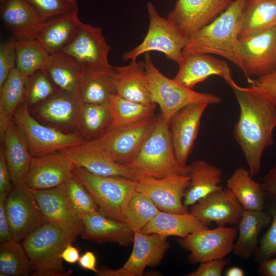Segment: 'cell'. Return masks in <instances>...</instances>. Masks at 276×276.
<instances>
[{
	"mask_svg": "<svg viewBox=\"0 0 276 276\" xmlns=\"http://www.w3.org/2000/svg\"><path fill=\"white\" fill-rule=\"evenodd\" d=\"M9 169L6 162L4 149L0 151V193L9 194L13 188Z\"/></svg>",
	"mask_w": 276,
	"mask_h": 276,
	"instance_id": "50",
	"label": "cell"
},
{
	"mask_svg": "<svg viewBox=\"0 0 276 276\" xmlns=\"http://www.w3.org/2000/svg\"><path fill=\"white\" fill-rule=\"evenodd\" d=\"M76 237L48 222L40 225L21 242L29 257L34 276H67L60 256Z\"/></svg>",
	"mask_w": 276,
	"mask_h": 276,
	"instance_id": "4",
	"label": "cell"
},
{
	"mask_svg": "<svg viewBox=\"0 0 276 276\" xmlns=\"http://www.w3.org/2000/svg\"><path fill=\"white\" fill-rule=\"evenodd\" d=\"M238 228L219 227L204 229L180 238L178 243L190 252L188 261L192 264L224 259L233 251Z\"/></svg>",
	"mask_w": 276,
	"mask_h": 276,
	"instance_id": "11",
	"label": "cell"
},
{
	"mask_svg": "<svg viewBox=\"0 0 276 276\" xmlns=\"http://www.w3.org/2000/svg\"><path fill=\"white\" fill-rule=\"evenodd\" d=\"M113 66L99 68L86 66L78 97L82 103L108 104L116 95Z\"/></svg>",
	"mask_w": 276,
	"mask_h": 276,
	"instance_id": "32",
	"label": "cell"
},
{
	"mask_svg": "<svg viewBox=\"0 0 276 276\" xmlns=\"http://www.w3.org/2000/svg\"><path fill=\"white\" fill-rule=\"evenodd\" d=\"M15 40L2 43L0 45V87L11 71L16 68Z\"/></svg>",
	"mask_w": 276,
	"mask_h": 276,
	"instance_id": "46",
	"label": "cell"
},
{
	"mask_svg": "<svg viewBox=\"0 0 276 276\" xmlns=\"http://www.w3.org/2000/svg\"><path fill=\"white\" fill-rule=\"evenodd\" d=\"M167 238L156 234L134 232L132 250L123 267L130 276H141L147 267L158 265L169 247Z\"/></svg>",
	"mask_w": 276,
	"mask_h": 276,
	"instance_id": "21",
	"label": "cell"
},
{
	"mask_svg": "<svg viewBox=\"0 0 276 276\" xmlns=\"http://www.w3.org/2000/svg\"><path fill=\"white\" fill-rule=\"evenodd\" d=\"M111 49L101 27L82 22L76 36L63 52L85 66L107 68L111 67L108 59Z\"/></svg>",
	"mask_w": 276,
	"mask_h": 276,
	"instance_id": "19",
	"label": "cell"
},
{
	"mask_svg": "<svg viewBox=\"0 0 276 276\" xmlns=\"http://www.w3.org/2000/svg\"><path fill=\"white\" fill-rule=\"evenodd\" d=\"M60 90L47 71L39 70L28 77L25 102L29 108L32 107L35 109Z\"/></svg>",
	"mask_w": 276,
	"mask_h": 276,
	"instance_id": "42",
	"label": "cell"
},
{
	"mask_svg": "<svg viewBox=\"0 0 276 276\" xmlns=\"http://www.w3.org/2000/svg\"><path fill=\"white\" fill-rule=\"evenodd\" d=\"M113 82L116 95L145 105H156L151 97L145 62L130 60L124 66H113Z\"/></svg>",
	"mask_w": 276,
	"mask_h": 276,
	"instance_id": "23",
	"label": "cell"
},
{
	"mask_svg": "<svg viewBox=\"0 0 276 276\" xmlns=\"http://www.w3.org/2000/svg\"><path fill=\"white\" fill-rule=\"evenodd\" d=\"M190 177L189 185L183 198L188 208L212 192L223 188L222 170L204 160H197L187 165Z\"/></svg>",
	"mask_w": 276,
	"mask_h": 276,
	"instance_id": "29",
	"label": "cell"
},
{
	"mask_svg": "<svg viewBox=\"0 0 276 276\" xmlns=\"http://www.w3.org/2000/svg\"><path fill=\"white\" fill-rule=\"evenodd\" d=\"M244 209L232 192L223 188L214 191L191 206L190 213L204 224L218 226L238 224Z\"/></svg>",
	"mask_w": 276,
	"mask_h": 276,
	"instance_id": "16",
	"label": "cell"
},
{
	"mask_svg": "<svg viewBox=\"0 0 276 276\" xmlns=\"http://www.w3.org/2000/svg\"><path fill=\"white\" fill-rule=\"evenodd\" d=\"M98 276H130L129 272L123 266L118 269H104L99 270Z\"/></svg>",
	"mask_w": 276,
	"mask_h": 276,
	"instance_id": "55",
	"label": "cell"
},
{
	"mask_svg": "<svg viewBox=\"0 0 276 276\" xmlns=\"http://www.w3.org/2000/svg\"><path fill=\"white\" fill-rule=\"evenodd\" d=\"M249 84L250 86L262 89L276 100V71L251 80Z\"/></svg>",
	"mask_w": 276,
	"mask_h": 276,
	"instance_id": "48",
	"label": "cell"
},
{
	"mask_svg": "<svg viewBox=\"0 0 276 276\" xmlns=\"http://www.w3.org/2000/svg\"><path fill=\"white\" fill-rule=\"evenodd\" d=\"M190 177L172 174L161 178L143 177L136 180L137 191L148 196L161 211L187 213L190 211L183 203Z\"/></svg>",
	"mask_w": 276,
	"mask_h": 276,
	"instance_id": "13",
	"label": "cell"
},
{
	"mask_svg": "<svg viewBox=\"0 0 276 276\" xmlns=\"http://www.w3.org/2000/svg\"><path fill=\"white\" fill-rule=\"evenodd\" d=\"M76 166L60 152L33 157L23 182L34 190L48 189L65 183Z\"/></svg>",
	"mask_w": 276,
	"mask_h": 276,
	"instance_id": "20",
	"label": "cell"
},
{
	"mask_svg": "<svg viewBox=\"0 0 276 276\" xmlns=\"http://www.w3.org/2000/svg\"><path fill=\"white\" fill-rule=\"evenodd\" d=\"M229 261L222 259L208 261L200 263L194 271L186 274L187 276H221L224 267Z\"/></svg>",
	"mask_w": 276,
	"mask_h": 276,
	"instance_id": "47",
	"label": "cell"
},
{
	"mask_svg": "<svg viewBox=\"0 0 276 276\" xmlns=\"http://www.w3.org/2000/svg\"><path fill=\"white\" fill-rule=\"evenodd\" d=\"M160 211L148 196L136 191L126 206L124 222L133 232L141 231Z\"/></svg>",
	"mask_w": 276,
	"mask_h": 276,
	"instance_id": "41",
	"label": "cell"
},
{
	"mask_svg": "<svg viewBox=\"0 0 276 276\" xmlns=\"http://www.w3.org/2000/svg\"><path fill=\"white\" fill-rule=\"evenodd\" d=\"M60 257L63 261L70 264H74L79 260L80 251L78 248L70 244L65 247Z\"/></svg>",
	"mask_w": 276,
	"mask_h": 276,
	"instance_id": "54",
	"label": "cell"
},
{
	"mask_svg": "<svg viewBox=\"0 0 276 276\" xmlns=\"http://www.w3.org/2000/svg\"><path fill=\"white\" fill-rule=\"evenodd\" d=\"M144 61L151 99L159 105L161 114L169 123L176 112L188 105L221 102V98L214 94L195 91L165 76L156 67L149 53L145 54Z\"/></svg>",
	"mask_w": 276,
	"mask_h": 276,
	"instance_id": "5",
	"label": "cell"
},
{
	"mask_svg": "<svg viewBox=\"0 0 276 276\" xmlns=\"http://www.w3.org/2000/svg\"><path fill=\"white\" fill-rule=\"evenodd\" d=\"M182 55L178 64V71L173 78L181 85L193 89L198 83L212 76L222 77L231 88L237 84L225 61L208 54L190 53Z\"/></svg>",
	"mask_w": 276,
	"mask_h": 276,
	"instance_id": "18",
	"label": "cell"
},
{
	"mask_svg": "<svg viewBox=\"0 0 276 276\" xmlns=\"http://www.w3.org/2000/svg\"><path fill=\"white\" fill-rule=\"evenodd\" d=\"M7 193H0V242L12 240V236L6 212Z\"/></svg>",
	"mask_w": 276,
	"mask_h": 276,
	"instance_id": "49",
	"label": "cell"
},
{
	"mask_svg": "<svg viewBox=\"0 0 276 276\" xmlns=\"http://www.w3.org/2000/svg\"><path fill=\"white\" fill-rule=\"evenodd\" d=\"M112 119L108 104L81 103L77 130L85 141L95 140L111 127Z\"/></svg>",
	"mask_w": 276,
	"mask_h": 276,
	"instance_id": "36",
	"label": "cell"
},
{
	"mask_svg": "<svg viewBox=\"0 0 276 276\" xmlns=\"http://www.w3.org/2000/svg\"><path fill=\"white\" fill-rule=\"evenodd\" d=\"M32 275L29 257L20 242L10 240L1 243L0 275Z\"/></svg>",
	"mask_w": 276,
	"mask_h": 276,
	"instance_id": "40",
	"label": "cell"
},
{
	"mask_svg": "<svg viewBox=\"0 0 276 276\" xmlns=\"http://www.w3.org/2000/svg\"><path fill=\"white\" fill-rule=\"evenodd\" d=\"M271 221V215L264 210H244L238 224V235L233 249L234 254L241 259H247L255 254L259 235Z\"/></svg>",
	"mask_w": 276,
	"mask_h": 276,
	"instance_id": "30",
	"label": "cell"
},
{
	"mask_svg": "<svg viewBox=\"0 0 276 276\" xmlns=\"http://www.w3.org/2000/svg\"><path fill=\"white\" fill-rule=\"evenodd\" d=\"M240 108L234 137L242 150L253 177L261 172L264 151L273 143L276 127V100L265 91L236 84L232 87Z\"/></svg>",
	"mask_w": 276,
	"mask_h": 276,
	"instance_id": "1",
	"label": "cell"
},
{
	"mask_svg": "<svg viewBox=\"0 0 276 276\" xmlns=\"http://www.w3.org/2000/svg\"><path fill=\"white\" fill-rule=\"evenodd\" d=\"M78 263L84 270L93 271L96 274L99 270L97 268V259L93 252L86 251L80 256Z\"/></svg>",
	"mask_w": 276,
	"mask_h": 276,
	"instance_id": "52",
	"label": "cell"
},
{
	"mask_svg": "<svg viewBox=\"0 0 276 276\" xmlns=\"http://www.w3.org/2000/svg\"><path fill=\"white\" fill-rule=\"evenodd\" d=\"M81 103L76 95L61 90L35 108L34 113L40 120L58 129H77Z\"/></svg>",
	"mask_w": 276,
	"mask_h": 276,
	"instance_id": "22",
	"label": "cell"
},
{
	"mask_svg": "<svg viewBox=\"0 0 276 276\" xmlns=\"http://www.w3.org/2000/svg\"><path fill=\"white\" fill-rule=\"evenodd\" d=\"M261 185L265 192L276 197V165L266 174Z\"/></svg>",
	"mask_w": 276,
	"mask_h": 276,
	"instance_id": "51",
	"label": "cell"
},
{
	"mask_svg": "<svg viewBox=\"0 0 276 276\" xmlns=\"http://www.w3.org/2000/svg\"><path fill=\"white\" fill-rule=\"evenodd\" d=\"M5 207L12 238L16 241H22L46 222L34 195L24 182L13 186Z\"/></svg>",
	"mask_w": 276,
	"mask_h": 276,
	"instance_id": "10",
	"label": "cell"
},
{
	"mask_svg": "<svg viewBox=\"0 0 276 276\" xmlns=\"http://www.w3.org/2000/svg\"><path fill=\"white\" fill-rule=\"evenodd\" d=\"M258 272L264 276H276V257L261 261Z\"/></svg>",
	"mask_w": 276,
	"mask_h": 276,
	"instance_id": "53",
	"label": "cell"
},
{
	"mask_svg": "<svg viewBox=\"0 0 276 276\" xmlns=\"http://www.w3.org/2000/svg\"><path fill=\"white\" fill-rule=\"evenodd\" d=\"M226 276H243L244 275V271L240 267L234 266L228 269L225 273Z\"/></svg>",
	"mask_w": 276,
	"mask_h": 276,
	"instance_id": "56",
	"label": "cell"
},
{
	"mask_svg": "<svg viewBox=\"0 0 276 276\" xmlns=\"http://www.w3.org/2000/svg\"><path fill=\"white\" fill-rule=\"evenodd\" d=\"M16 68L29 77L35 72L44 69L51 54L36 39L15 40Z\"/></svg>",
	"mask_w": 276,
	"mask_h": 276,
	"instance_id": "38",
	"label": "cell"
},
{
	"mask_svg": "<svg viewBox=\"0 0 276 276\" xmlns=\"http://www.w3.org/2000/svg\"><path fill=\"white\" fill-rule=\"evenodd\" d=\"M239 48L249 83L251 76L260 77L276 71V26L240 37Z\"/></svg>",
	"mask_w": 276,
	"mask_h": 276,
	"instance_id": "12",
	"label": "cell"
},
{
	"mask_svg": "<svg viewBox=\"0 0 276 276\" xmlns=\"http://www.w3.org/2000/svg\"><path fill=\"white\" fill-rule=\"evenodd\" d=\"M68 199L77 214L82 217L98 211V206L85 186L73 176L65 182Z\"/></svg>",
	"mask_w": 276,
	"mask_h": 276,
	"instance_id": "43",
	"label": "cell"
},
{
	"mask_svg": "<svg viewBox=\"0 0 276 276\" xmlns=\"http://www.w3.org/2000/svg\"><path fill=\"white\" fill-rule=\"evenodd\" d=\"M208 228L209 226L202 223L190 212L176 213L160 211L141 232L183 238Z\"/></svg>",
	"mask_w": 276,
	"mask_h": 276,
	"instance_id": "31",
	"label": "cell"
},
{
	"mask_svg": "<svg viewBox=\"0 0 276 276\" xmlns=\"http://www.w3.org/2000/svg\"><path fill=\"white\" fill-rule=\"evenodd\" d=\"M112 127L131 125L154 116L156 105H145L112 95L109 102Z\"/></svg>",
	"mask_w": 276,
	"mask_h": 276,
	"instance_id": "39",
	"label": "cell"
},
{
	"mask_svg": "<svg viewBox=\"0 0 276 276\" xmlns=\"http://www.w3.org/2000/svg\"><path fill=\"white\" fill-rule=\"evenodd\" d=\"M85 67L62 52L51 55L44 70L61 90L78 96Z\"/></svg>",
	"mask_w": 276,
	"mask_h": 276,
	"instance_id": "33",
	"label": "cell"
},
{
	"mask_svg": "<svg viewBox=\"0 0 276 276\" xmlns=\"http://www.w3.org/2000/svg\"><path fill=\"white\" fill-rule=\"evenodd\" d=\"M5 0H0V2L1 3H2V2H3Z\"/></svg>",
	"mask_w": 276,
	"mask_h": 276,
	"instance_id": "57",
	"label": "cell"
},
{
	"mask_svg": "<svg viewBox=\"0 0 276 276\" xmlns=\"http://www.w3.org/2000/svg\"><path fill=\"white\" fill-rule=\"evenodd\" d=\"M4 25L17 39H37L43 22L26 0H5L1 7Z\"/></svg>",
	"mask_w": 276,
	"mask_h": 276,
	"instance_id": "24",
	"label": "cell"
},
{
	"mask_svg": "<svg viewBox=\"0 0 276 276\" xmlns=\"http://www.w3.org/2000/svg\"><path fill=\"white\" fill-rule=\"evenodd\" d=\"M59 152L77 167L83 168L93 174L134 180L125 165L114 161L101 152L86 146L83 143Z\"/></svg>",
	"mask_w": 276,
	"mask_h": 276,
	"instance_id": "25",
	"label": "cell"
},
{
	"mask_svg": "<svg viewBox=\"0 0 276 276\" xmlns=\"http://www.w3.org/2000/svg\"><path fill=\"white\" fill-rule=\"evenodd\" d=\"M276 26V0H246L240 37Z\"/></svg>",
	"mask_w": 276,
	"mask_h": 276,
	"instance_id": "37",
	"label": "cell"
},
{
	"mask_svg": "<svg viewBox=\"0 0 276 276\" xmlns=\"http://www.w3.org/2000/svg\"><path fill=\"white\" fill-rule=\"evenodd\" d=\"M82 238L101 243L107 242L127 246L133 240L134 232L126 223L96 211L82 218Z\"/></svg>",
	"mask_w": 276,
	"mask_h": 276,
	"instance_id": "26",
	"label": "cell"
},
{
	"mask_svg": "<svg viewBox=\"0 0 276 276\" xmlns=\"http://www.w3.org/2000/svg\"><path fill=\"white\" fill-rule=\"evenodd\" d=\"M2 142L13 186L23 182L33 156L23 133L13 121L8 126Z\"/></svg>",
	"mask_w": 276,
	"mask_h": 276,
	"instance_id": "28",
	"label": "cell"
},
{
	"mask_svg": "<svg viewBox=\"0 0 276 276\" xmlns=\"http://www.w3.org/2000/svg\"><path fill=\"white\" fill-rule=\"evenodd\" d=\"M269 213L271 216L270 225L262 237L255 252L260 261L276 254V203L271 206Z\"/></svg>",
	"mask_w": 276,
	"mask_h": 276,
	"instance_id": "45",
	"label": "cell"
},
{
	"mask_svg": "<svg viewBox=\"0 0 276 276\" xmlns=\"http://www.w3.org/2000/svg\"><path fill=\"white\" fill-rule=\"evenodd\" d=\"M36 10L42 22L78 10L76 0H26Z\"/></svg>",
	"mask_w": 276,
	"mask_h": 276,
	"instance_id": "44",
	"label": "cell"
},
{
	"mask_svg": "<svg viewBox=\"0 0 276 276\" xmlns=\"http://www.w3.org/2000/svg\"><path fill=\"white\" fill-rule=\"evenodd\" d=\"M233 0H177L167 18L188 39L213 21Z\"/></svg>",
	"mask_w": 276,
	"mask_h": 276,
	"instance_id": "14",
	"label": "cell"
},
{
	"mask_svg": "<svg viewBox=\"0 0 276 276\" xmlns=\"http://www.w3.org/2000/svg\"><path fill=\"white\" fill-rule=\"evenodd\" d=\"M149 22L143 41L123 55L124 61L136 60L140 55L152 51L163 53L179 64L188 38L167 18L160 16L151 2L146 5Z\"/></svg>",
	"mask_w": 276,
	"mask_h": 276,
	"instance_id": "7",
	"label": "cell"
},
{
	"mask_svg": "<svg viewBox=\"0 0 276 276\" xmlns=\"http://www.w3.org/2000/svg\"><path fill=\"white\" fill-rule=\"evenodd\" d=\"M125 165L135 180L172 174L188 175L187 167L181 166L176 156L169 123L161 113L136 154Z\"/></svg>",
	"mask_w": 276,
	"mask_h": 276,
	"instance_id": "3",
	"label": "cell"
},
{
	"mask_svg": "<svg viewBox=\"0 0 276 276\" xmlns=\"http://www.w3.org/2000/svg\"><path fill=\"white\" fill-rule=\"evenodd\" d=\"M27 77L15 68L0 87V135L3 140L5 131L13 121L18 106L25 100Z\"/></svg>",
	"mask_w": 276,
	"mask_h": 276,
	"instance_id": "34",
	"label": "cell"
},
{
	"mask_svg": "<svg viewBox=\"0 0 276 276\" xmlns=\"http://www.w3.org/2000/svg\"><path fill=\"white\" fill-rule=\"evenodd\" d=\"M226 186L244 210H264L265 192L261 183L252 179L249 170L238 167L227 179Z\"/></svg>",
	"mask_w": 276,
	"mask_h": 276,
	"instance_id": "35",
	"label": "cell"
},
{
	"mask_svg": "<svg viewBox=\"0 0 276 276\" xmlns=\"http://www.w3.org/2000/svg\"><path fill=\"white\" fill-rule=\"evenodd\" d=\"M82 22L78 10L57 16L43 22L36 39L51 55L62 52L73 40Z\"/></svg>",
	"mask_w": 276,
	"mask_h": 276,
	"instance_id": "27",
	"label": "cell"
},
{
	"mask_svg": "<svg viewBox=\"0 0 276 276\" xmlns=\"http://www.w3.org/2000/svg\"><path fill=\"white\" fill-rule=\"evenodd\" d=\"M246 1H233L213 21L190 37L182 55L190 53L217 55L232 62L243 73L239 41Z\"/></svg>",
	"mask_w": 276,
	"mask_h": 276,
	"instance_id": "2",
	"label": "cell"
},
{
	"mask_svg": "<svg viewBox=\"0 0 276 276\" xmlns=\"http://www.w3.org/2000/svg\"><path fill=\"white\" fill-rule=\"evenodd\" d=\"M13 121L25 135L33 157L59 152L85 141L79 133L65 132L39 123L31 115L25 101L15 111Z\"/></svg>",
	"mask_w": 276,
	"mask_h": 276,
	"instance_id": "8",
	"label": "cell"
},
{
	"mask_svg": "<svg viewBox=\"0 0 276 276\" xmlns=\"http://www.w3.org/2000/svg\"><path fill=\"white\" fill-rule=\"evenodd\" d=\"M208 105L204 103L188 105L176 112L169 122L174 152L183 167L187 166L198 134L202 116Z\"/></svg>",
	"mask_w": 276,
	"mask_h": 276,
	"instance_id": "17",
	"label": "cell"
},
{
	"mask_svg": "<svg viewBox=\"0 0 276 276\" xmlns=\"http://www.w3.org/2000/svg\"><path fill=\"white\" fill-rule=\"evenodd\" d=\"M30 189L46 222L76 237L82 234L83 231L82 218L75 212L68 199L65 183L48 189Z\"/></svg>",
	"mask_w": 276,
	"mask_h": 276,
	"instance_id": "15",
	"label": "cell"
},
{
	"mask_svg": "<svg viewBox=\"0 0 276 276\" xmlns=\"http://www.w3.org/2000/svg\"><path fill=\"white\" fill-rule=\"evenodd\" d=\"M156 119L153 116L131 125L110 128L100 137L83 144L118 163L126 165L137 153Z\"/></svg>",
	"mask_w": 276,
	"mask_h": 276,
	"instance_id": "9",
	"label": "cell"
},
{
	"mask_svg": "<svg viewBox=\"0 0 276 276\" xmlns=\"http://www.w3.org/2000/svg\"><path fill=\"white\" fill-rule=\"evenodd\" d=\"M72 176L87 189L102 214L124 222L126 206L136 191V180L98 175L77 166L73 171Z\"/></svg>",
	"mask_w": 276,
	"mask_h": 276,
	"instance_id": "6",
	"label": "cell"
}]
</instances>
